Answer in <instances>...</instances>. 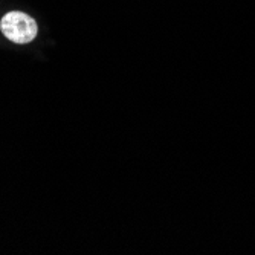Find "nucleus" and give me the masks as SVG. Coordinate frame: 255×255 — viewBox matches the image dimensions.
<instances>
[{
	"instance_id": "nucleus-1",
	"label": "nucleus",
	"mask_w": 255,
	"mask_h": 255,
	"mask_svg": "<svg viewBox=\"0 0 255 255\" xmlns=\"http://www.w3.org/2000/svg\"><path fill=\"white\" fill-rule=\"evenodd\" d=\"M0 31L12 43L26 44L37 37L38 26L31 15L21 11H11L0 20Z\"/></svg>"
}]
</instances>
